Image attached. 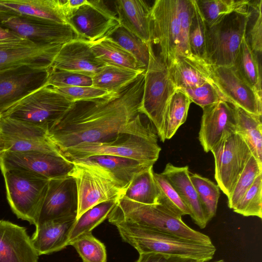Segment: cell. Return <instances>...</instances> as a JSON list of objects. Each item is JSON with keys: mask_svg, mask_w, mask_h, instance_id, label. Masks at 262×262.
Returning a JSON list of instances; mask_svg holds the SVG:
<instances>
[{"mask_svg": "<svg viewBox=\"0 0 262 262\" xmlns=\"http://www.w3.org/2000/svg\"><path fill=\"white\" fill-rule=\"evenodd\" d=\"M145 72L117 95L78 101L48 128L59 151L84 143H104L115 139L139 113Z\"/></svg>", "mask_w": 262, "mask_h": 262, "instance_id": "1", "label": "cell"}, {"mask_svg": "<svg viewBox=\"0 0 262 262\" xmlns=\"http://www.w3.org/2000/svg\"><path fill=\"white\" fill-rule=\"evenodd\" d=\"M139 113L113 140L104 143H84L60 151L70 162L97 155L130 158L154 165L161 148L152 122Z\"/></svg>", "mask_w": 262, "mask_h": 262, "instance_id": "2", "label": "cell"}, {"mask_svg": "<svg viewBox=\"0 0 262 262\" xmlns=\"http://www.w3.org/2000/svg\"><path fill=\"white\" fill-rule=\"evenodd\" d=\"M194 0H156L150 13V41L168 67L177 58L191 54L188 32Z\"/></svg>", "mask_w": 262, "mask_h": 262, "instance_id": "3", "label": "cell"}, {"mask_svg": "<svg viewBox=\"0 0 262 262\" xmlns=\"http://www.w3.org/2000/svg\"><path fill=\"white\" fill-rule=\"evenodd\" d=\"M108 219L117 228L123 241L139 254L155 253L208 262L216 250L213 245L193 242L121 220Z\"/></svg>", "mask_w": 262, "mask_h": 262, "instance_id": "4", "label": "cell"}, {"mask_svg": "<svg viewBox=\"0 0 262 262\" xmlns=\"http://www.w3.org/2000/svg\"><path fill=\"white\" fill-rule=\"evenodd\" d=\"M107 218L129 222L193 242L213 245L208 235L189 227L183 221L182 216L161 203L143 204L122 195Z\"/></svg>", "mask_w": 262, "mask_h": 262, "instance_id": "5", "label": "cell"}, {"mask_svg": "<svg viewBox=\"0 0 262 262\" xmlns=\"http://www.w3.org/2000/svg\"><path fill=\"white\" fill-rule=\"evenodd\" d=\"M7 198L18 219L37 225L45 200L49 179L19 169H1Z\"/></svg>", "mask_w": 262, "mask_h": 262, "instance_id": "6", "label": "cell"}, {"mask_svg": "<svg viewBox=\"0 0 262 262\" xmlns=\"http://www.w3.org/2000/svg\"><path fill=\"white\" fill-rule=\"evenodd\" d=\"M250 13L249 6L247 12H234L210 26L206 25V60L211 65L233 66L245 35Z\"/></svg>", "mask_w": 262, "mask_h": 262, "instance_id": "7", "label": "cell"}, {"mask_svg": "<svg viewBox=\"0 0 262 262\" xmlns=\"http://www.w3.org/2000/svg\"><path fill=\"white\" fill-rule=\"evenodd\" d=\"M148 48L149 61L139 113L152 122L160 137L167 103L177 89L169 76L168 67L155 53L151 42Z\"/></svg>", "mask_w": 262, "mask_h": 262, "instance_id": "8", "label": "cell"}, {"mask_svg": "<svg viewBox=\"0 0 262 262\" xmlns=\"http://www.w3.org/2000/svg\"><path fill=\"white\" fill-rule=\"evenodd\" d=\"M71 102L53 88L44 84L2 114L48 128L71 107Z\"/></svg>", "mask_w": 262, "mask_h": 262, "instance_id": "9", "label": "cell"}, {"mask_svg": "<svg viewBox=\"0 0 262 262\" xmlns=\"http://www.w3.org/2000/svg\"><path fill=\"white\" fill-rule=\"evenodd\" d=\"M210 151L214 158L215 179L228 197L252 156V152L235 132L226 135Z\"/></svg>", "mask_w": 262, "mask_h": 262, "instance_id": "10", "label": "cell"}, {"mask_svg": "<svg viewBox=\"0 0 262 262\" xmlns=\"http://www.w3.org/2000/svg\"><path fill=\"white\" fill-rule=\"evenodd\" d=\"M76 38L94 42L120 26L117 14L99 0L85 1L69 18Z\"/></svg>", "mask_w": 262, "mask_h": 262, "instance_id": "11", "label": "cell"}, {"mask_svg": "<svg viewBox=\"0 0 262 262\" xmlns=\"http://www.w3.org/2000/svg\"><path fill=\"white\" fill-rule=\"evenodd\" d=\"M0 26L36 44L62 45L75 37L69 25L3 13Z\"/></svg>", "mask_w": 262, "mask_h": 262, "instance_id": "12", "label": "cell"}, {"mask_svg": "<svg viewBox=\"0 0 262 262\" xmlns=\"http://www.w3.org/2000/svg\"><path fill=\"white\" fill-rule=\"evenodd\" d=\"M74 167L58 153L6 151L0 157L1 169L25 170L49 180L68 175Z\"/></svg>", "mask_w": 262, "mask_h": 262, "instance_id": "13", "label": "cell"}, {"mask_svg": "<svg viewBox=\"0 0 262 262\" xmlns=\"http://www.w3.org/2000/svg\"><path fill=\"white\" fill-rule=\"evenodd\" d=\"M0 134L4 140L6 151H36L60 154L49 139L48 129L41 126L2 117Z\"/></svg>", "mask_w": 262, "mask_h": 262, "instance_id": "14", "label": "cell"}, {"mask_svg": "<svg viewBox=\"0 0 262 262\" xmlns=\"http://www.w3.org/2000/svg\"><path fill=\"white\" fill-rule=\"evenodd\" d=\"M75 180L78 197L76 220L84 212L103 202L118 199L123 191L96 172L74 164L69 174Z\"/></svg>", "mask_w": 262, "mask_h": 262, "instance_id": "15", "label": "cell"}, {"mask_svg": "<svg viewBox=\"0 0 262 262\" xmlns=\"http://www.w3.org/2000/svg\"><path fill=\"white\" fill-rule=\"evenodd\" d=\"M211 78L226 102L261 116V98L240 76L233 66H212Z\"/></svg>", "mask_w": 262, "mask_h": 262, "instance_id": "16", "label": "cell"}, {"mask_svg": "<svg viewBox=\"0 0 262 262\" xmlns=\"http://www.w3.org/2000/svg\"><path fill=\"white\" fill-rule=\"evenodd\" d=\"M50 68L21 67L0 74V114L43 85Z\"/></svg>", "mask_w": 262, "mask_h": 262, "instance_id": "17", "label": "cell"}, {"mask_svg": "<svg viewBox=\"0 0 262 262\" xmlns=\"http://www.w3.org/2000/svg\"><path fill=\"white\" fill-rule=\"evenodd\" d=\"M78 197L76 184L68 174L50 179L37 225L52 220L77 215Z\"/></svg>", "mask_w": 262, "mask_h": 262, "instance_id": "18", "label": "cell"}, {"mask_svg": "<svg viewBox=\"0 0 262 262\" xmlns=\"http://www.w3.org/2000/svg\"><path fill=\"white\" fill-rule=\"evenodd\" d=\"M71 162L96 172L123 191L137 174L154 165L130 158L106 155H94Z\"/></svg>", "mask_w": 262, "mask_h": 262, "instance_id": "19", "label": "cell"}, {"mask_svg": "<svg viewBox=\"0 0 262 262\" xmlns=\"http://www.w3.org/2000/svg\"><path fill=\"white\" fill-rule=\"evenodd\" d=\"M62 45L32 42L0 47V74L21 67L51 68Z\"/></svg>", "mask_w": 262, "mask_h": 262, "instance_id": "20", "label": "cell"}, {"mask_svg": "<svg viewBox=\"0 0 262 262\" xmlns=\"http://www.w3.org/2000/svg\"><path fill=\"white\" fill-rule=\"evenodd\" d=\"M202 109L199 140L207 152L226 135L235 132V115L233 105L224 100Z\"/></svg>", "mask_w": 262, "mask_h": 262, "instance_id": "21", "label": "cell"}, {"mask_svg": "<svg viewBox=\"0 0 262 262\" xmlns=\"http://www.w3.org/2000/svg\"><path fill=\"white\" fill-rule=\"evenodd\" d=\"M104 64L95 55L91 43L75 37L62 45L51 69L78 73L92 77Z\"/></svg>", "mask_w": 262, "mask_h": 262, "instance_id": "22", "label": "cell"}, {"mask_svg": "<svg viewBox=\"0 0 262 262\" xmlns=\"http://www.w3.org/2000/svg\"><path fill=\"white\" fill-rule=\"evenodd\" d=\"M38 256L25 227L0 220V262H38Z\"/></svg>", "mask_w": 262, "mask_h": 262, "instance_id": "23", "label": "cell"}, {"mask_svg": "<svg viewBox=\"0 0 262 262\" xmlns=\"http://www.w3.org/2000/svg\"><path fill=\"white\" fill-rule=\"evenodd\" d=\"M64 0H0V13L69 25L64 9Z\"/></svg>", "mask_w": 262, "mask_h": 262, "instance_id": "24", "label": "cell"}, {"mask_svg": "<svg viewBox=\"0 0 262 262\" xmlns=\"http://www.w3.org/2000/svg\"><path fill=\"white\" fill-rule=\"evenodd\" d=\"M161 173L186 206L194 223L201 229L205 228L208 222L197 192L191 181L188 166L178 167L168 163Z\"/></svg>", "mask_w": 262, "mask_h": 262, "instance_id": "25", "label": "cell"}, {"mask_svg": "<svg viewBox=\"0 0 262 262\" xmlns=\"http://www.w3.org/2000/svg\"><path fill=\"white\" fill-rule=\"evenodd\" d=\"M168 68L176 89L196 87L212 81V66L192 54L177 58Z\"/></svg>", "mask_w": 262, "mask_h": 262, "instance_id": "26", "label": "cell"}, {"mask_svg": "<svg viewBox=\"0 0 262 262\" xmlns=\"http://www.w3.org/2000/svg\"><path fill=\"white\" fill-rule=\"evenodd\" d=\"M76 220V216H72L48 221L36 227L31 238L38 255L49 254L67 247Z\"/></svg>", "mask_w": 262, "mask_h": 262, "instance_id": "27", "label": "cell"}, {"mask_svg": "<svg viewBox=\"0 0 262 262\" xmlns=\"http://www.w3.org/2000/svg\"><path fill=\"white\" fill-rule=\"evenodd\" d=\"M120 26L145 43L150 41L151 6L142 0H118L114 2Z\"/></svg>", "mask_w": 262, "mask_h": 262, "instance_id": "28", "label": "cell"}, {"mask_svg": "<svg viewBox=\"0 0 262 262\" xmlns=\"http://www.w3.org/2000/svg\"><path fill=\"white\" fill-rule=\"evenodd\" d=\"M235 115V132L244 139L252 155L262 165L261 116L233 105Z\"/></svg>", "mask_w": 262, "mask_h": 262, "instance_id": "29", "label": "cell"}, {"mask_svg": "<svg viewBox=\"0 0 262 262\" xmlns=\"http://www.w3.org/2000/svg\"><path fill=\"white\" fill-rule=\"evenodd\" d=\"M145 71L104 65L92 77V86L112 94H117Z\"/></svg>", "mask_w": 262, "mask_h": 262, "instance_id": "30", "label": "cell"}, {"mask_svg": "<svg viewBox=\"0 0 262 262\" xmlns=\"http://www.w3.org/2000/svg\"><path fill=\"white\" fill-rule=\"evenodd\" d=\"M191 101L182 90L177 89L170 97L164 114L161 134L164 142L171 139L178 128L185 122Z\"/></svg>", "mask_w": 262, "mask_h": 262, "instance_id": "31", "label": "cell"}, {"mask_svg": "<svg viewBox=\"0 0 262 262\" xmlns=\"http://www.w3.org/2000/svg\"><path fill=\"white\" fill-rule=\"evenodd\" d=\"M233 66L240 76L261 98V60L251 50L245 36L240 45Z\"/></svg>", "mask_w": 262, "mask_h": 262, "instance_id": "32", "label": "cell"}, {"mask_svg": "<svg viewBox=\"0 0 262 262\" xmlns=\"http://www.w3.org/2000/svg\"><path fill=\"white\" fill-rule=\"evenodd\" d=\"M91 48L95 56L104 65L145 70L140 67L130 54L108 36L91 43Z\"/></svg>", "mask_w": 262, "mask_h": 262, "instance_id": "33", "label": "cell"}, {"mask_svg": "<svg viewBox=\"0 0 262 262\" xmlns=\"http://www.w3.org/2000/svg\"><path fill=\"white\" fill-rule=\"evenodd\" d=\"M154 173L151 166L137 174L124 191L122 196L141 204H158L160 192Z\"/></svg>", "mask_w": 262, "mask_h": 262, "instance_id": "34", "label": "cell"}, {"mask_svg": "<svg viewBox=\"0 0 262 262\" xmlns=\"http://www.w3.org/2000/svg\"><path fill=\"white\" fill-rule=\"evenodd\" d=\"M118 199L100 203L84 212L73 225L69 233L68 246L80 235L92 232L95 227L107 218Z\"/></svg>", "mask_w": 262, "mask_h": 262, "instance_id": "35", "label": "cell"}, {"mask_svg": "<svg viewBox=\"0 0 262 262\" xmlns=\"http://www.w3.org/2000/svg\"><path fill=\"white\" fill-rule=\"evenodd\" d=\"M251 1L195 0L207 26H210L225 15L234 12H247Z\"/></svg>", "mask_w": 262, "mask_h": 262, "instance_id": "36", "label": "cell"}, {"mask_svg": "<svg viewBox=\"0 0 262 262\" xmlns=\"http://www.w3.org/2000/svg\"><path fill=\"white\" fill-rule=\"evenodd\" d=\"M108 37L130 54L142 69L146 70L149 61V43H145L120 25L116 28Z\"/></svg>", "mask_w": 262, "mask_h": 262, "instance_id": "37", "label": "cell"}, {"mask_svg": "<svg viewBox=\"0 0 262 262\" xmlns=\"http://www.w3.org/2000/svg\"><path fill=\"white\" fill-rule=\"evenodd\" d=\"M190 178L197 192L208 223L216 214L220 188L217 184L197 173H190Z\"/></svg>", "mask_w": 262, "mask_h": 262, "instance_id": "38", "label": "cell"}, {"mask_svg": "<svg viewBox=\"0 0 262 262\" xmlns=\"http://www.w3.org/2000/svg\"><path fill=\"white\" fill-rule=\"evenodd\" d=\"M261 8V0L251 1L250 13L245 36L251 50L260 60L262 51Z\"/></svg>", "mask_w": 262, "mask_h": 262, "instance_id": "39", "label": "cell"}, {"mask_svg": "<svg viewBox=\"0 0 262 262\" xmlns=\"http://www.w3.org/2000/svg\"><path fill=\"white\" fill-rule=\"evenodd\" d=\"M70 245L76 249L83 262H106L105 247L92 232L80 235Z\"/></svg>", "mask_w": 262, "mask_h": 262, "instance_id": "40", "label": "cell"}, {"mask_svg": "<svg viewBox=\"0 0 262 262\" xmlns=\"http://www.w3.org/2000/svg\"><path fill=\"white\" fill-rule=\"evenodd\" d=\"M232 210L244 216L262 218V173L256 177L251 187Z\"/></svg>", "mask_w": 262, "mask_h": 262, "instance_id": "41", "label": "cell"}, {"mask_svg": "<svg viewBox=\"0 0 262 262\" xmlns=\"http://www.w3.org/2000/svg\"><path fill=\"white\" fill-rule=\"evenodd\" d=\"M262 173V165L252 155L228 198V206L233 209L251 187L256 177Z\"/></svg>", "mask_w": 262, "mask_h": 262, "instance_id": "42", "label": "cell"}, {"mask_svg": "<svg viewBox=\"0 0 262 262\" xmlns=\"http://www.w3.org/2000/svg\"><path fill=\"white\" fill-rule=\"evenodd\" d=\"M206 24L194 0V10L191 19L188 40L191 54L206 60Z\"/></svg>", "mask_w": 262, "mask_h": 262, "instance_id": "43", "label": "cell"}, {"mask_svg": "<svg viewBox=\"0 0 262 262\" xmlns=\"http://www.w3.org/2000/svg\"><path fill=\"white\" fill-rule=\"evenodd\" d=\"M154 176L160 192L158 202L182 216L190 215L189 210L166 178L161 173L154 172Z\"/></svg>", "mask_w": 262, "mask_h": 262, "instance_id": "44", "label": "cell"}, {"mask_svg": "<svg viewBox=\"0 0 262 262\" xmlns=\"http://www.w3.org/2000/svg\"><path fill=\"white\" fill-rule=\"evenodd\" d=\"M45 84L54 88L90 86H92V79L90 76L78 73L50 68Z\"/></svg>", "mask_w": 262, "mask_h": 262, "instance_id": "45", "label": "cell"}, {"mask_svg": "<svg viewBox=\"0 0 262 262\" xmlns=\"http://www.w3.org/2000/svg\"><path fill=\"white\" fill-rule=\"evenodd\" d=\"M179 90L183 91L191 102L200 106L202 108L221 100L225 101L212 81H207L196 87Z\"/></svg>", "mask_w": 262, "mask_h": 262, "instance_id": "46", "label": "cell"}, {"mask_svg": "<svg viewBox=\"0 0 262 262\" xmlns=\"http://www.w3.org/2000/svg\"><path fill=\"white\" fill-rule=\"evenodd\" d=\"M54 89L73 103L78 101H94L106 99L119 94H112L93 86Z\"/></svg>", "mask_w": 262, "mask_h": 262, "instance_id": "47", "label": "cell"}, {"mask_svg": "<svg viewBox=\"0 0 262 262\" xmlns=\"http://www.w3.org/2000/svg\"><path fill=\"white\" fill-rule=\"evenodd\" d=\"M136 262H198L194 259L155 253L139 254Z\"/></svg>", "mask_w": 262, "mask_h": 262, "instance_id": "48", "label": "cell"}, {"mask_svg": "<svg viewBox=\"0 0 262 262\" xmlns=\"http://www.w3.org/2000/svg\"><path fill=\"white\" fill-rule=\"evenodd\" d=\"M32 42L0 26V47Z\"/></svg>", "mask_w": 262, "mask_h": 262, "instance_id": "49", "label": "cell"}, {"mask_svg": "<svg viewBox=\"0 0 262 262\" xmlns=\"http://www.w3.org/2000/svg\"><path fill=\"white\" fill-rule=\"evenodd\" d=\"M6 151L4 140L0 134V157Z\"/></svg>", "mask_w": 262, "mask_h": 262, "instance_id": "50", "label": "cell"}, {"mask_svg": "<svg viewBox=\"0 0 262 262\" xmlns=\"http://www.w3.org/2000/svg\"><path fill=\"white\" fill-rule=\"evenodd\" d=\"M1 117H2V115L0 114V119H1Z\"/></svg>", "mask_w": 262, "mask_h": 262, "instance_id": "51", "label": "cell"}]
</instances>
